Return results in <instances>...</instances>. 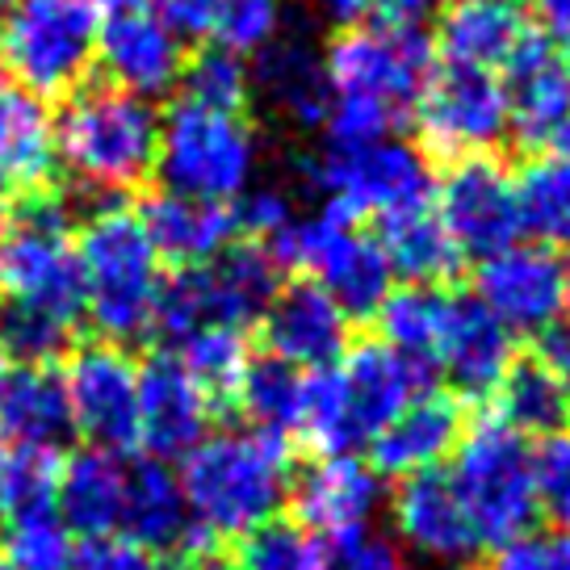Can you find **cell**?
Listing matches in <instances>:
<instances>
[{
  "mask_svg": "<svg viewBox=\"0 0 570 570\" xmlns=\"http://www.w3.org/2000/svg\"><path fill=\"white\" fill-rule=\"evenodd\" d=\"M76 227L63 202L35 197L9 218L0 239V294L9 298L4 348L21 365H51L80 323Z\"/></svg>",
  "mask_w": 570,
  "mask_h": 570,
  "instance_id": "6da1fadb",
  "label": "cell"
},
{
  "mask_svg": "<svg viewBox=\"0 0 570 570\" xmlns=\"http://www.w3.org/2000/svg\"><path fill=\"white\" fill-rule=\"evenodd\" d=\"M177 479L197 533L206 541H244L289 503L294 465L282 432L252 424L206 432L180 458Z\"/></svg>",
  "mask_w": 570,
  "mask_h": 570,
  "instance_id": "7a4b0ae2",
  "label": "cell"
},
{
  "mask_svg": "<svg viewBox=\"0 0 570 570\" xmlns=\"http://www.w3.org/2000/svg\"><path fill=\"white\" fill-rule=\"evenodd\" d=\"M327 71V142L394 135L428 76V35H394L382 26H344L323 51Z\"/></svg>",
  "mask_w": 570,
  "mask_h": 570,
  "instance_id": "3957f363",
  "label": "cell"
},
{
  "mask_svg": "<svg viewBox=\"0 0 570 570\" xmlns=\"http://www.w3.org/2000/svg\"><path fill=\"white\" fill-rule=\"evenodd\" d=\"M76 273H80V320L97 340L130 344L151 336L164 289V261L135 206L106 202L80 223Z\"/></svg>",
  "mask_w": 570,
  "mask_h": 570,
  "instance_id": "277c9868",
  "label": "cell"
},
{
  "mask_svg": "<svg viewBox=\"0 0 570 570\" xmlns=\"http://www.w3.org/2000/svg\"><path fill=\"white\" fill-rule=\"evenodd\" d=\"M51 126L55 160L89 194H130L156 173L160 114L135 92L114 85H80L68 92Z\"/></svg>",
  "mask_w": 570,
  "mask_h": 570,
  "instance_id": "5b68a950",
  "label": "cell"
},
{
  "mask_svg": "<svg viewBox=\"0 0 570 570\" xmlns=\"http://www.w3.org/2000/svg\"><path fill=\"white\" fill-rule=\"evenodd\" d=\"M428 386V370L386 340H365L344 348L336 365L306 374L298 428L323 453H353L370 445L399 407H407Z\"/></svg>",
  "mask_w": 570,
  "mask_h": 570,
  "instance_id": "8992f818",
  "label": "cell"
},
{
  "mask_svg": "<svg viewBox=\"0 0 570 570\" xmlns=\"http://www.w3.org/2000/svg\"><path fill=\"white\" fill-rule=\"evenodd\" d=\"M261 139L244 109H218L180 97L160 114L156 173L164 189L202 202H239L256 185Z\"/></svg>",
  "mask_w": 570,
  "mask_h": 570,
  "instance_id": "52a82bcc",
  "label": "cell"
},
{
  "mask_svg": "<svg viewBox=\"0 0 570 570\" xmlns=\"http://www.w3.org/2000/svg\"><path fill=\"white\" fill-rule=\"evenodd\" d=\"M445 479L474 524L479 546L512 541L524 529H533L537 512H541L529 436H520L499 420L462 432Z\"/></svg>",
  "mask_w": 570,
  "mask_h": 570,
  "instance_id": "ba28073f",
  "label": "cell"
},
{
  "mask_svg": "<svg viewBox=\"0 0 570 570\" xmlns=\"http://www.w3.org/2000/svg\"><path fill=\"white\" fill-rule=\"evenodd\" d=\"M97 63L89 0H9L0 18V68L30 97H68Z\"/></svg>",
  "mask_w": 570,
  "mask_h": 570,
  "instance_id": "9c48e42d",
  "label": "cell"
},
{
  "mask_svg": "<svg viewBox=\"0 0 570 570\" xmlns=\"http://www.w3.org/2000/svg\"><path fill=\"white\" fill-rule=\"evenodd\" d=\"M273 294H277L273 252L261 244H235L210 265L180 268L177 277H164L151 332L168 344L194 336L202 327L248 332V323L265 315Z\"/></svg>",
  "mask_w": 570,
  "mask_h": 570,
  "instance_id": "30bf717a",
  "label": "cell"
},
{
  "mask_svg": "<svg viewBox=\"0 0 570 570\" xmlns=\"http://www.w3.org/2000/svg\"><path fill=\"white\" fill-rule=\"evenodd\" d=\"M273 256L285 265L303 268L306 282H315L332 303L353 315H377V306L391 298L394 273L382 256L377 235H365L353 227L348 214L320 210L298 214L273 244Z\"/></svg>",
  "mask_w": 570,
  "mask_h": 570,
  "instance_id": "8fae6325",
  "label": "cell"
},
{
  "mask_svg": "<svg viewBox=\"0 0 570 570\" xmlns=\"http://www.w3.org/2000/svg\"><path fill=\"white\" fill-rule=\"evenodd\" d=\"M306 177L327 197V210L336 214L391 218L428 206L432 197V173L424 156L394 135L365 142H323Z\"/></svg>",
  "mask_w": 570,
  "mask_h": 570,
  "instance_id": "7c38bea8",
  "label": "cell"
},
{
  "mask_svg": "<svg viewBox=\"0 0 570 570\" xmlns=\"http://www.w3.org/2000/svg\"><path fill=\"white\" fill-rule=\"evenodd\" d=\"M411 109H415V126L424 135L428 151L445 160L487 156L512 130L503 80L495 71L462 68V63L428 68Z\"/></svg>",
  "mask_w": 570,
  "mask_h": 570,
  "instance_id": "4fadbf2b",
  "label": "cell"
},
{
  "mask_svg": "<svg viewBox=\"0 0 570 570\" xmlns=\"http://www.w3.org/2000/svg\"><path fill=\"white\" fill-rule=\"evenodd\" d=\"M59 377L76 436L109 453L139 445V365L122 344L92 340L71 348Z\"/></svg>",
  "mask_w": 570,
  "mask_h": 570,
  "instance_id": "5bb4252c",
  "label": "cell"
},
{
  "mask_svg": "<svg viewBox=\"0 0 570 570\" xmlns=\"http://www.w3.org/2000/svg\"><path fill=\"white\" fill-rule=\"evenodd\" d=\"M432 214L462 256L487 261L495 252L520 244L517 180L491 156L453 160L445 177L432 185Z\"/></svg>",
  "mask_w": 570,
  "mask_h": 570,
  "instance_id": "9a60e30c",
  "label": "cell"
},
{
  "mask_svg": "<svg viewBox=\"0 0 570 570\" xmlns=\"http://www.w3.org/2000/svg\"><path fill=\"white\" fill-rule=\"evenodd\" d=\"M512 336H541L546 327L567 320L570 265L546 244H512L479 261L474 294Z\"/></svg>",
  "mask_w": 570,
  "mask_h": 570,
  "instance_id": "2e32d148",
  "label": "cell"
},
{
  "mask_svg": "<svg viewBox=\"0 0 570 570\" xmlns=\"http://www.w3.org/2000/svg\"><path fill=\"white\" fill-rule=\"evenodd\" d=\"M97 63L114 89L156 101L180 85L185 42L142 0H130L97 18Z\"/></svg>",
  "mask_w": 570,
  "mask_h": 570,
  "instance_id": "e0dca14e",
  "label": "cell"
},
{
  "mask_svg": "<svg viewBox=\"0 0 570 570\" xmlns=\"http://www.w3.org/2000/svg\"><path fill=\"white\" fill-rule=\"evenodd\" d=\"M289 499L306 533L323 541H353L370 533V524L386 508L382 474L356 453H323L289 482Z\"/></svg>",
  "mask_w": 570,
  "mask_h": 570,
  "instance_id": "ac0fdd59",
  "label": "cell"
},
{
  "mask_svg": "<svg viewBox=\"0 0 570 570\" xmlns=\"http://www.w3.org/2000/svg\"><path fill=\"white\" fill-rule=\"evenodd\" d=\"M391 517L399 541L432 567H465L482 550L474 524L441 470H424L399 482Z\"/></svg>",
  "mask_w": 570,
  "mask_h": 570,
  "instance_id": "d6986e66",
  "label": "cell"
},
{
  "mask_svg": "<svg viewBox=\"0 0 570 570\" xmlns=\"http://www.w3.org/2000/svg\"><path fill=\"white\" fill-rule=\"evenodd\" d=\"M261 327H265L268 356L303 374L336 365L348 348V315L315 282H294L277 289L261 315Z\"/></svg>",
  "mask_w": 570,
  "mask_h": 570,
  "instance_id": "ffe728a7",
  "label": "cell"
},
{
  "mask_svg": "<svg viewBox=\"0 0 570 570\" xmlns=\"http://www.w3.org/2000/svg\"><path fill=\"white\" fill-rule=\"evenodd\" d=\"M512 332L474 298V294H449L445 323L432 365L458 386L462 394H491L503 382V374L517 365Z\"/></svg>",
  "mask_w": 570,
  "mask_h": 570,
  "instance_id": "44dd1931",
  "label": "cell"
},
{
  "mask_svg": "<svg viewBox=\"0 0 570 570\" xmlns=\"http://www.w3.org/2000/svg\"><path fill=\"white\" fill-rule=\"evenodd\" d=\"M214 399L177 365V356H156L139 365V445L147 458H185L210 432Z\"/></svg>",
  "mask_w": 570,
  "mask_h": 570,
  "instance_id": "7402d4cb",
  "label": "cell"
},
{
  "mask_svg": "<svg viewBox=\"0 0 570 570\" xmlns=\"http://www.w3.org/2000/svg\"><path fill=\"white\" fill-rule=\"evenodd\" d=\"M462 441V403L445 391H424L411 399L407 407H399L382 424L370 449H374L377 474H394V479H411L436 470L449 453Z\"/></svg>",
  "mask_w": 570,
  "mask_h": 570,
  "instance_id": "603a6c76",
  "label": "cell"
},
{
  "mask_svg": "<svg viewBox=\"0 0 570 570\" xmlns=\"http://www.w3.org/2000/svg\"><path fill=\"white\" fill-rule=\"evenodd\" d=\"M118 533L156 553H180L194 550V546H210L194 529V520H189L177 470L160 462V458H139V462L126 465Z\"/></svg>",
  "mask_w": 570,
  "mask_h": 570,
  "instance_id": "cb8c5ba5",
  "label": "cell"
},
{
  "mask_svg": "<svg viewBox=\"0 0 570 570\" xmlns=\"http://www.w3.org/2000/svg\"><path fill=\"white\" fill-rule=\"evenodd\" d=\"M139 218L164 265L177 268L210 265L239 239V223L227 202H202V197H185L173 189L147 197Z\"/></svg>",
  "mask_w": 570,
  "mask_h": 570,
  "instance_id": "d4e9b609",
  "label": "cell"
},
{
  "mask_svg": "<svg viewBox=\"0 0 570 570\" xmlns=\"http://www.w3.org/2000/svg\"><path fill=\"white\" fill-rule=\"evenodd\" d=\"M508 118L524 142H553L570 122V59L541 35L508 63Z\"/></svg>",
  "mask_w": 570,
  "mask_h": 570,
  "instance_id": "484cf974",
  "label": "cell"
},
{
  "mask_svg": "<svg viewBox=\"0 0 570 570\" xmlns=\"http://www.w3.org/2000/svg\"><path fill=\"white\" fill-rule=\"evenodd\" d=\"M436 38L445 63L499 71L524 51L533 30L524 18V0H449Z\"/></svg>",
  "mask_w": 570,
  "mask_h": 570,
  "instance_id": "4316f807",
  "label": "cell"
},
{
  "mask_svg": "<svg viewBox=\"0 0 570 570\" xmlns=\"http://www.w3.org/2000/svg\"><path fill=\"white\" fill-rule=\"evenodd\" d=\"M122 453L109 449H76L59 458V487H55V517L71 529V537H106L118 533L122 520Z\"/></svg>",
  "mask_w": 570,
  "mask_h": 570,
  "instance_id": "83f0119b",
  "label": "cell"
},
{
  "mask_svg": "<svg viewBox=\"0 0 570 570\" xmlns=\"http://www.w3.org/2000/svg\"><path fill=\"white\" fill-rule=\"evenodd\" d=\"M71 432L68 394L55 365H9L0 377V441L59 449Z\"/></svg>",
  "mask_w": 570,
  "mask_h": 570,
  "instance_id": "f1b7e54d",
  "label": "cell"
},
{
  "mask_svg": "<svg viewBox=\"0 0 570 570\" xmlns=\"http://www.w3.org/2000/svg\"><path fill=\"white\" fill-rule=\"evenodd\" d=\"M252 89L294 126H323L327 118V71L323 51L303 38H277L252 63Z\"/></svg>",
  "mask_w": 570,
  "mask_h": 570,
  "instance_id": "f546056e",
  "label": "cell"
},
{
  "mask_svg": "<svg viewBox=\"0 0 570 570\" xmlns=\"http://www.w3.org/2000/svg\"><path fill=\"white\" fill-rule=\"evenodd\" d=\"M55 160V126L47 106L30 92H4L0 97V177L4 185L42 189Z\"/></svg>",
  "mask_w": 570,
  "mask_h": 570,
  "instance_id": "4dcf8cb0",
  "label": "cell"
},
{
  "mask_svg": "<svg viewBox=\"0 0 570 570\" xmlns=\"http://www.w3.org/2000/svg\"><path fill=\"white\" fill-rule=\"evenodd\" d=\"M377 244H382V256H386L391 273L403 277L407 285H441L462 265V252L453 248V239H449L445 227L436 223V214L428 206L382 218Z\"/></svg>",
  "mask_w": 570,
  "mask_h": 570,
  "instance_id": "1f68e13d",
  "label": "cell"
},
{
  "mask_svg": "<svg viewBox=\"0 0 570 570\" xmlns=\"http://www.w3.org/2000/svg\"><path fill=\"white\" fill-rule=\"evenodd\" d=\"M495 420L520 436H550L562 432L570 415V386L550 374L541 361H517L495 391Z\"/></svg>",
  "mask_w": 570,
  "mask_h": 570,
  "instance_id": "d6a6232c",
  "label": "cell"
},
{
  "mask_svg": "<svg viewBox=\"0 0 570 570\" xmlns=\"http://www.w3.org/2000/svg\"><path fill=\"white\" fill-rule=\"evenodd\" d=\"M55 487H59V449L0 441V520L4 524L55 512Z\"/></svg>",
  "mask_w": 570,
  "mask_h": 570,
  "instance_id": "836d02e7",
  "label": "cell"
},
{
  "mask_svg": "<svg viewBox=\"0 0 570 570\" xmlns=\"http://www.w3.org/2000/svg\"><path fill=\"white\" fill-rule=\"evenodd\" d=\"M520 232H533L546 248L570 244V164L562 156H537L517 177Z\"/></svg>",
  "mask_w": 570,
  "mask_h": 570,
  "instance_id": "e575fe53",
  "label": "cell"
},
{
  "mask_svg": "<svg viewBox=\"0 0 570 570\" xmlns=\"http://www.w3.org/2000/svg\"><path fill=\"white\" fill-rule=\"evenodd\" d=\"M445 303L449 294H441L436 285H407V289H391V298L377 306L382 320V340L399 348L403 356L432 365L436 340H441V323H445Z\"/></svg>",
  "mask_w": 570,
  "mask_h": 570,
  "instance_id": "d590c367",
  "label": "cell"
},
{
  "mask_svg": "<svg viewBox=\"0 0 570 570\" xmlns=\"http://www.w3.org/2000/svg\"><path fill=\"white\" fill-rule=\"evenodd\" d=\"M303 394H306L303 370L285 365L277 356H265V361H248V370H244L232 399L248 411L256 428L294 432L298 415H303Z\"/></svg>",
  "mask_w": 570,
  "mask_h": 570,
  "instance_id": "8d00e7d4",
  "label": "cell"
},
{
  "mask_svg": "<svg viewBox=\"0 0 570 570\" xmlns=\"http://www.w3.org/2000/svg\"><path fill=\"white\" fill-rule=\"evenodd\" d=\"M173 348H177L180 370L210 399H232L252 361L248 332H239V327H202L194 336L177 340Z\"/></svg>",
  "mask_w": 570,
  "mask_h": 570,
  "instance_id": "74e56055",
  "label": "cell"
},
{
  "mask_svg": "<svg viewBox=\"0 0 570 570\" xmlns=\"http://www.w3.org/2000/svg\"><path fill=\"white\" fill-rule=\"evenodd\" d=\"M327 558L332 553L323 550V541L303 524L268 520L239 541L232 570H327Z\"/></svg>",
  "mask_w": 570,
  "mask_h": 570,
  "instance_id": "f35d334b",
  "label": "cell"
},
{
  "mask_svg": "<svg viewBox=\"0 0 570 570\" xmlns=\"http://www.w3.org/2000/svg\"><path fill=\"white\" fill-rule=\"evenodd\" d=\"M180 85H185L189 101L218 109H244V101L252 97V63L227 51V47H210V51L185 59Z\"/></svg>",
  "mask_w": 570,
  "mask_h": 570,
  "instance_id": "ab89813d",
  "label": "cell"
},
{
  "mask_svg": "<svg viewBox=\"0 0 570 570\" xmlns=\"http://www.w3.org/2000/svg\"><path fill=\"white\" fill-rule=\"evenodd\" d=\"M4 558L13 570H71L76 567V537L63 520L30 517L18 524H4Z\"/></svg>",
  "mask_w": 570,
  "mask_h": 570,
  "instance_id": "60d3db41",
  "label": "cell"
},
{
  "mask_svg": "<svg viewBox=\"0 0 570 570\" xmlns=\"http://www.w3.org/2000/svg\"><path fill=\"white\" fill-rule=\"evenodd\" d=\"M285 35V0H218L214 38L239 59L261 55Z\"/></svg>",
  "mask_w": 570,
  "mask_h": 570,
  "instance_id": "b9f144b4",
  "label": "cell"
},
{
  "mask_svg": "<svg viewBox=\"0 0 570 570\" xmlns=\"http://www.w3.org/2000/svg\"><path fill=\"white\" fill-rule=\"evenodd\" d=\"M487 570H570V529H524L495 546Z\"/></svg>",
  "mask_w": 570,
  "mask_h": 570,
  "instance_id": "7bdbcfd3",
  "label": "cell"
},
{
  "mask_svg": "<svg viewBox=\"0 0 570 570\" xmlns=\"http://www.w3.org/2000/svg\"><path fill=\"white\" fill-rule=\"evenodd\" d=\"M537 465V499L558 520V529H570V432H550L541 449H533Z\"/></svg>",
  "mask_w": 570,
  "mask_h": 570,
  "instance_id": "ee69618b",
  "label": "cell"
},
{
  "mask_svg": "<svg viewBox=\"0 0 570 570\" xmlns=\"http://www.w3.org/2000/svg\"><path fill=\"white\" fill-rule=\"evenodd\" d=\"M232 210H235V223H239V235H256L265 244H273L298 218L294 202L282 189H273V185H252L239 202H232Z\"/></svg>",
  "mask_w": 570,
  "mask_h": 570,
  "instance_id": "f6af8a7d",
  "label": "cell"
},
{
  "mask_svg": "<svg viewBox=\"0 0 570 570\" xmlns=\"http://www.w3.org/2000/svg\"><path fill=\"white\" fill-rule=\"evenodd\" d=\"M71 570H168V562L156 550L130 541V537L106 533L76 546V567Z\"/></svg>",
  "mask_w": 570,
  "mask_h": 570,
  "instance_id": "bcb514c9",
  "label": "cell"
},
{
  "mask_svg": "<svg viewBox=\"0 0 570 570\" xmlns=\"http://www.w3.org/2000/svg\"><path fill=\"white\" fill-rule=\"evenodd\" d=\"M156 18L180 38H210L214 35V18H218V0H142Z\"/></svg>",
  "mask_w": 570,
  "mask_h": 570,
  "instance_id": "7dc6e473",
  "label": "cell"
},
{
  "mask_svg": "<svg viewBox=\"0 0 570 570\" xmlns=\"http://www.w3.org/2000/svg\"><path fill=\"white\" fill-rule=\"evenodd\" d=\"M327 570H411L399 546L382 541V537L361 533L353 541H340V553L327 558Z\"/></svg>",
  "mask_w": 570,
  "mask_h": 570,
  "instance_id": "c3c4849f",
  "label": "cell"
},
{
  "mask_svg": "<svg viewBox=\"0 0 570 570\" xmlns=\"http://www.w3.org/2000/svg\"><path fill=\"white\" fill-rule=\"evenodd\" d=\"M374 18L382 30H394V35H428L432 0H377Z\"/></svg>",
  "mask_w": 570,
  "mask_h": 570,
  "instance_id": "681fc988",
  "label": "cell"
},
{
  "mask_svg": "<svg viewBox=\"0 0 570 570\" xmlns=\"http://www.w3.org/2000/svg\"><path fill=\"white\" fill-rule=\"evenodd\" d=\"M537 361L570 386V320H558L553 327L541 332V353H537Z\"/></svg>",
  "mask_w": 570,
  "mask_h": 570,
  "instance_id": "f907efd6",
  "label": "cell"
},
{
  "mask_svg": "<svg viewBox=\"0 0 570 570\" xmlns=\"http://www.w3.org/2000/svg\"><path fill=\"white\" fill-rule=\"evenodd\" d=\"M529 9L553 42H570V0H529Z\"/></svg>",
  "mask_w": 570,
  "mask_h": 570,
  "instance_id": "816d5d0a",
  "label": "cell"
},
{
  "mask_svg": "<svg viewBox=\"0 0 570 570\" xmlns=\"http://www.w3.org/2000/svg\"><path fill=\"white\" fill-rule=\"evenodd\" d=\"M323 13L336 26H361L365 18H374L377 0H320Z\"/></svg>",
  "mask_w": 570,
  "mask_h": 570,
  "instance_id": "f5cc1de1",
  "label": "cell"
},
{
  "mask_svg": "<svg viewBox=\"0 0 570 570\" xmlns=\"http://www.w3.org/2000/svg\"><path fill=\"white\" fill-rule=\"evenodd\" d=\"M9 218H13V210H9V185H4V177H0V239H4V232H9Z\"/></svg>",
  "mask_w": 570,
  "mask_h": 570,
  "instance_id": "db71d44e",
  "label": "cell"
},
{
  "mask_svg": "<svg viewBox=\"0 0 570 570\" xmlns=\"http://www.w3.org/2000/svg\"><path fill=\"white\" fill-rule=\"evenodd\" d=\"M553 142H558V156H562V160L570 164V122L562 126V135H558V139H553Z\"/></svg>",
  "mask_w": 570,
  "mask_h": 570,
  "instance_id": "11a10c76",
  "label": "cell"
},
{
  "mask_svg": "<svg viewBox=\"0 0 570 570\" xmlns=\"http://www.w3.org/2000/svg\"><path fill=\"white\" fill-rule=\"evenodd\" d=\"M4 323H9V298L0 294V353H4Z\"/></svg>",
  "mask_w": 570,
  "mask_h": 570,
  "instance_id": "9f6ffc18",
  "label": "cell"
},
{
  "mask_svg": "<svg viewBox=\"0 0 570 570\" xmlns=\"http://www.w3.org/2000/svg\"><path fill=\"white\" fill-rule=\"evenodd\" d=\"M97 13H109V9H118V4H130V0H89Z\"/></svg>",
  "mask_w": 570,
  "mask_h": 570,
  "instance_id": "6f0895ef",
  "label": "cell"
},
{
  "mask_svg": "<svg viewBox=\"0 0 570 570\" xmlns=\"http://www.w3.org/2000/svg\"><path fill=\"white\" fill-rule=\"evenodd\" d=\"M9 92V76H4V68H0V97Z\"/></svg>",
  "mask_w": 570,
  "mask_h": 570,
  "instance_id": "680465c9",
  "label": "cell"
},
{
  "mask_svg": "<svg viewBox=\"0 0 570 570\" xmlns=\"http://www.w3.org/2000/svg\"><path fill=\"white\" fill-rule=\"evenodd\" d=\"M0 570H13L9 567V558H4V550H0Z\"/></svg>",
  "mask_w": 570,
  "mask_h": 570,
  "instance_id": "91938a15",
  "label": "cell"
},
{
  "mask_svg": "<svg viewBox=\"0 0 570 570\" xmlns=\"http://www.w3.org/2000/svg\"><path fill=\"white\" fill-rule=\"evenodd\" d=\"M4 9H9V0H0V18H4Z\"/></svg>",
  "mask_w": 570,
  "mask_h": 570,
  "instance_id": "94428289",
  "label": "cell"
},
{
  "mask_svg": "<svg viewBox=\"0 0 570 570\" xmlns=\"http://www.w3.org/2000/svg\"><path fill=\"white\" fill-rule=\"evenodd\" d=\"M432 570H465V567H432Z\"/></svg>",
  "mask_w": 570,
  "mask_h": 570,
  "instance_id": "6125c7cd",
  "label": "cell"
}]
</instances>
